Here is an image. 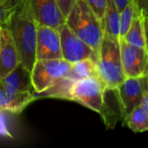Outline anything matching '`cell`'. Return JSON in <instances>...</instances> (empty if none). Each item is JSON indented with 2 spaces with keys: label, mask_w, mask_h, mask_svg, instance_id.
Listing matches in <instances>:
<instances>
[{
  "label": "cell",
  "mask_w": 148,
  "mask_h": 148,
  "mask_svg": "<svg viewBox=\"0 0 148 148\" xmlns=\"http://www.w3.org/2000/svg\"><path fill=\"white\" fill-rule=\"evenodd\" d=\"M141 15L135 3L131 0L130 3L126 6V8L121 12L120 15V32L121 38L124 36V35L127 32L130 28L134 19L138 16Z\"/></svg>",
  "instance_id": "cell-18"
},
{
  "label": "cell",
  "mask_w": 148,
  "mask_h": 148,
  "mask_svg": "<svg viewBox=\"0 0 148 148\" xmlns=\"http://www.w3.org/2000/svg\"><path fill=\"white\" fill-rule=\"evenodd\" d=\"M3 27L16 47L21 64L31 71L36 62L37 23L31 12L29 0H20L10 9Z\"/></svg>",
  "instance_id": "cell-1"
},
{
  "label": "cell",
  "mask_w": 148,
  "mask_h": 148,
  "mask_svg": "<svg viewBox=\"0 0 148 148\" xmlns=\"http://www.w3.org/2000/svg\"><path fill=\"white\" fill-rule=\"evenodd\" d=\"M123 125L134 133H144L148 131V114L146 109L139 105L127 115Z\"/></svg>",
  "instance_id": "cell-16"
},
{
  "label": "cell",
  "mask_w": 148,
  "mask_h": 148,
  "mask_svg": "<svg viewBox=\"0 0 148 148\" xmlns=\"http://www.w3.org/2000/svg\"><path fill=\"white\" fill-rule=\"evenodd\" d=\"M3 41H4V29L3 27H0V50L3 47Z\"/></svg>",
  "instance_id": "cell-26"
},
{
  "label": "cell",
  "mask_w": 148,
  "mask_h": 148,
  "mask_svg": "<svg viewBox=\"0 0 148 148\" xmlns=\"http://www.w3.org/2000/svg\"><path fill=\"white\" fill-rule=\"evenodd\" d=\"M93 75H98L96 61L92 58H86L72 64L70 75L69 76L75 80H78Z\"/></svg>",
  "instance_id": "cell-17"
},
{
  "label": "cell",
  "mask_w": 148,
  "mask_h": 148,
  "mask_svg": "<svg viewBox=\"0 0 148 148\" xmlns=\"http://www.w3.org/2000/svg\"><path fill=\"white\" fill-rule=\"evenodd\" d=\"M65 23L77 36L90 46L98 56L104 37L103 23L85 0H75L66 16Z\"/></svg>",
  "instance_id": "cell-2"
},
{
  "label": "cell",
  "mask_w": 148,
  "mask_h": 148,
  "mask_svg": "<svg viewBox=\"0 0 148 148\" xmlns=\"http://www.w3.org/2000/svg\"><path fill=\"white\" fill-rule=\"evenodd\" d=\"M107 90L105 84L98 75L78 79L72 82L68 100L78 102L101 114L104 108Z\"/></svg>",
  "instance_id": "cell-4"
},
{
  "label": "cell",
  "mask_w": 148,
  "mask_h": 148,
  "mask_svg": "<svg viewBox=\"0 0 148 148\" xmlns=\"http://www.w3.org/2000/svg\"><path fill=\"white\" fill-rule=\"evenodd\" d=\"M146 77H147V84H148V74H147V75Z\"/></svg>",
  "instance_id": "cell-29"
},
{
  "label": "cell",
  "mask_w": 148,
  "mask_h": 148,
  "mask_svg": "<svg viewBox=\"0 0 148 148\" xmlns=\"http://www.w3.org/2000/svg\"><path fill=\"white\" fill-rule=\"evenodd\" d=\"M59 33L62 59L72 64L86 58L96 61L97 56L92 48L77 36L66 23L59 29Z\"/></svg>",
  "instance_id": "cell-7"
},
{
  "label": "cell",
  "mask_w": 148,
  "mask_h": 148,
  "mask_svg": "<svg viewBox=\"0 0 148 148\" xmlns=\"http://www.w3.org/2000/svg\"><path fill=\"white\" fill-rule=\"evenodd\" d=\"M130 1L131 0H114L116 7L120 12H121L126 8V6L130 3Z\"/></svg>",
  "instance_id": "cell-23"
},
{
  "label": "cell",
  "mask_w": 148,
  "mask_h": 148,
  "mask_svg": "<svg viewBox=\"0 0 148 148\" xmlns=\"http://www.w3.org/2000/svg\"><path fill=\"white\" fill-rule=\"evenodd\" d=\"M4 2H5V3L7 4V6H8V8L10 10L11 9V7H12V1L13 0H3Z\"/></svg>",
  "instance_id": "cell-27"
},
{
  "label": "cell",
  "mask_w": 148,
  "mask_h": 148,
  "mask_svg": "<svg viewBox=\"0 0 148 148\" xmlns=\"http://www.w3.org/2000/svg\"><path fill=\"white\" fill-rule=\"evenodd\" d=\"M62 58V55L59 29L37 23L36 60Z\"/></svg>",
  "instance_id": "cell-9"
},
{
  "label": "cell",
  "mask_w": 148,
  "mask_h": 148,
  "mask_svg": "<svg viewBox=\"0 0 148 148\" xmlns=\"http://www.w3.org/2000/svg\"><path fill=\"white\" fill-rule=\"evenodd\" d=\"M120 15L121 12L118 10L114 0H108L106 12L102 21L104 33L118 40H121Z\"/></svg>",
  "instance_id": "cell-15"
},
{
  "label": "cell",
  "mask_w": 148,
  "mask_h": 148,
  "mask_svg": "<svg viewBox=\"0 0 148 148\" xmlns=\"http://www.w3.org/2000/svg\"><path fill=\"white\" fill-rule=\"evenodd\" d=\"M36 98L35 93H8L0 85V111L19 114Z\"/></svg>",
  "instance_id": "cell-13"
},
{
  "label": "cell",
  "mask_w": 148,
  "mask_h": 148,
  "mask_svg": "<svg viewBox=\"0 0 148 148\" xmlns=\"http://www.w3.org/2000/svg\"><path fill=\"white\" fill-rule=\"evenodd\" d=\"M121 39H123L127 43L134 47L147 49L145 23H144V16L142 15H138L134 19L127 32Z\"/></svg>",
  "instance_id": "cell-14"
},
{
  "label": "cell",
  "mask_w": 148,
  "mask_h": 148,
  "mask_svg": "<svg viewBox=\"0 0 148 148\" xmlns=\"http://www.w3.org/2000/svg\"><path fill=\"white\" fill-rule=\"evenodd\" d=\"M31 12L38 24L59 29L66 21L56 0H29Z\"/></svg>",
  "instance_id": "cell-10"
},
{
  "label": "cell",
  "mask_w": 148,
  "mask_h": 148,
  "mask_svg": "<svg viewBox=\"0 0 148 148\" xmlns=\"http://www.w3.org/2000/svg\"><path fill=\"white\" fill-rule=\"evenodd\" d=\"M98 18L102 22L107 9L108 0H85Z\"/></svg>",
  "instance_id": "cell-19"
},
{
  "label": "cell",
  "mask_w": 148,
  "mask_h": 148,
  "mask_svg": "<svg viewBox=\"0 0 148 148\" xmlns=\"http://www.w3.org/2000/svg\"><path fill=\"white\" fill-rule=\"evenodd\" d=\"M19 1H20V0H13V1H12V7H13L14 5H16ZM12 7H11V8H12Z\"/></svg>",
  "instance_id": "cell-28"
},
{
  "label": "cell",
  "mask_w": 148,
  "mask_h": 148,
  "mask_svg": "<svg viewBox=\"0 0 148 148\" xmlns=\"http://www.w3.org/2000/svg\"><path fill=\"white\" fill-rule=\"evenodd\" d=\"M143 16H148V0H133Z\"/></svg>",
  "instance_id": "cell-22"
},
{
  "label": "cell",
  "mask_w": 148,
  "mask_h": 148,
  "mask_svg": "<svg viewBox=\"0 0 148 148\" xmlns=\"http://www.w3.org/2000/svg\"><path fill=\"white\" fill-rule=\"evenodd\" d=\"M10 10L8 8L5 2L3 0H0V27L4 26L7 21L8 16H9V13H10Z\"/></svg>",
  "instance_id": "cell-21"
},
{
  "label": "cell",
  "mask_w": 148,
  "mask_h": 148,
  "mask_svg": "<svg viewBox=\"0 0 148 148\" xmlns=\"http://www.w3.org/2000/svg\"><path fill=\"white\" fill-rule=\"evenodd\" d=\"M121 56L126 77H145L148 74L147 49L134 47L123 39L120 41Z\"/></svg>",
  "instance_id": "cell-8"
},
{
  "label": "cell",
  "mask_w": 148,
  "mask_h": 148,
  "mask_svg": "<svg viewBox=\"0 0 148 148\" xmlns=\"http://www.w3.org/2000/svg\"><path fill=\"white\" fill-rule=\"evenodd\" d=\"M140 105L146 109V111L147 112L148 114V89L145 92V94H144V95H143V98H142V100H141Z\"/></svg>",
  "instance_id": "cell-24"
},
{
  "label": "cell",
  "mask_w": 148,
  "mask_h": 148,
  "mask_svg": "<svg viewBox=\"0 0 148 148\" xmlns=\"http://www.w3.org/2000/svg\"><path fill=\"white\" fill-rule=\"evenodd\" d=\"M0 85L10 94L35 93L31 82V71L21 63L7 76L0 80Z\"/></svg>",
  "instance_id": "cell-11"
},
{
  "label": "cell",
  "mask_w": 148,
  "mask_h": 148,
  "mask_svg": "<svg viewBox=\"0 0 148 148\" xmlns=\"http://www.w3.org/2000/svg\"><path fill=\"white\" fill-rule=\"evenodd\" d=\"M56 2L61 11L62 12L63 16L66 18V16L69 15V11L71 10L72 7L74 6L75 0H56Z\"/></svg>",
  "instance_id": "cell-20"
},
{
  "label": "cell",
  "mask_w": 148,
  "mask_h": 148,
  "mask_svg": "<svg viewBox=\"0 0 148 148\" xmlns=\"http://www.w3.org/2000/svg\"><path fill=\"white\" fill-rule=\"evenodd\" d=\"M72 63L64 59L36 60L31 69L32 86L36 95L53 87L59 80L70 75Z\"/></svg>",
  "instance_id": "cell-5"
},
{
  "label": "cell",
  "mask_w": 148,
  "mask_h": 148,
  "mask_svg": "<svg viewBox=\"0 0 148 148\" xmlns=\"http://www.w3.org/2000/svg\"><path fill=\"white\" fill-rule=\"evenodd\" d=\"M3 28L4 41L0 50V80L7 76L21 63L18 51L10 33L4 27Z\"/></svg>",
  "instance_id": "cell-12"
},
{
  "label": "cell",
  "mask_w": 148,
  "mask_h": 148,
  "mask_svg": "<svg viewBox=\"0 0 148 148\" xmlns=\"http://www.w3.org/2000/svg\"><path fill=\"white\" fill-rule=\"evenodd\" d=\"M148 89L147 77H127L116 88L112 89L117 99L121 121L125 122L129 113L140 105L145 92Z\"/></svg>",
  "instance_id": "cell-6"
},
{
  "label": "cell",
  "mask_w": 148,
  "mask_h": 148,
  "mask_svg": "<svg viewBox=\"0 0 148 148\" xmlns=\"http://www.w3.org/2000/svg\"><path fill=\"white\" fill-rule=\"evenodd\" d=\"M144 23H145L146 44H147V50L148 52V16H144Z\"/></svg>",
  "instance_id": "cell-25"
},
{
  "label": "cell",
  "mask_w": 148,
  "mask_h": 148,
  "mask_svg": "<svg viewBox=\"0 0 148 148\" xmlns=\"http://www.w3.org/2000/svg\"><path fill=\"white\" fill-rule=\"evenodd\" d=\"M120 41L104 33L96 60L97 75L108 90L116 88L127 78L122 68Z\"/></svg>",
  "instance_id": "cell-3"
}]
</instances>
